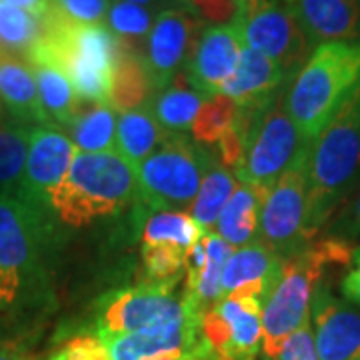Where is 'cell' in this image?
Here are the masks:
<instances>
[{
  "label": "cell",
  "instance_id": "obj_1",
  "mask_svg": "<svg viewBox=\"0 0 360 360\" xmlns=\"http://www.w3.org/2000/svg\"><path fill=\"white\" fill-rule=\"evenodd\" d=\"M58 220L0 194V345L22 347L54 309Z\"/></svg>",
  "mask_w": 360,
  "mask_h": 360
},
{
  "label": "cell",
  "instance_id": "obj_2",
  "mask_svg": "<svg viewBox=\"0 0 360 360\" xmlns=\"http://www.w3.org/2000/svg\"><path fill=\"white\" fill-rule=\"evenodd\" d=\"M360 179V82L310 142L307 236L312 243Z\"/></svg>",
  "mask_w": 360,
  "mask_h": 360
},
{
  "label": "cell",
  "instance_id": "obj_3",
  "mask_svg": "<svg viewBox=\"0 0 360 360\" xmlns=\"http://www.w3.org/2000/svg\"><path fill=\"white\" fill-rule=\"evenodd\" d=\"M350 255L352 246L324 236L284 258L281 276L262 302V354L266 359H276L284 340L310 322V302L316 284L326 269L335 264L347 269Z\"/></svg>",
  "mask_w": 360,
  "mask_h": 360
},
{
  "label": "cell",
  "instance_id": "obj_4",
  "mask_svg": "<svg viewBox=\"0 0 360 360\" xmlns=\"http://www.w3.org/2000/svg\"><path fill=\"white\" fill-rule=\"evenodd\" d=\"M360 82V42H326L290 80L284 106L302 139L312 142Z\"/></svg>",
  "mask_w": 360,
  "mask_h": 360
},
{
  "label": "cell",
  "instance_id": "obj_5",
  "mask_svg": "<svg viewBox=\"0 0 360 360\" xmlns=\"http://www.w3.org/2000/svg\"><path fill=\"white\" fill-rule=\"evenodd\" d=\"M136 198V170L116 153H78L51 196L58 224L84 229L115 217Z\"/></svg>",
  "mask_w": 360,
  "mask_h": 360
},
{
  "label": "cell",
  "instance_id": "obj_6",
  "mask_svg": "<svg viewBox=\"0 0 360 360\" xmlns=\"http://www.w3.org/2000/svg\"><path fill=\"white\" fill-rule=\"evenodd\" d=\"M46 30L26 60H46L60 68L82 103L108 104L118 40L104 25H80L52 13Z\"/></svg>",
  "mask_w": 360,
  "mask_h": 360
},
{
  "label": "cell",
  "instance_id": "obj_7",
  "mask_svg": "<svg viewBox=\"0 0 360 360\" xmlns=\"http://www.w3.org/2000/svg\"><path fill=\"white\" fill-rule=\"evenodd\" d=\"M284 92L286 89L260 106H238L236 116V129L245 141V158L234 174L264 196L310 146L286 112Z\"/></svg>",
  "mask_w": 360,
  "mask_h": 360
},
{
  "label": "cell",
  "instance_id": "obj_8",
  "mask_svg": "<svg viewBox=\"0 0 360 360\" xmlns=\"http://www.w3.org/2000/svg\"><path fill=\"white\" fill-rule=\"evenodd\" d=\"M214 153L188 136L170 134L136 168V196L155 212H186Z\"/></svg>",
  "mask_w": 360,
  "mask_h": 360
},
{
  "label": "cell",
  "instance_id": "obj_9",
  "mask_svg": "<svg viewBox=\"0 0 360 360\" xmlns=\"http://www.w3.org/2000/svg\"><path fill=\"white\" fill-rule=\"evenodd\" d=\"M202 314L193 298L176 295L174 288L139 284L101 298L94 309L89 333L96 336H122L141 333L188 316Z\"/></svg>",
  "mask_w": 360,
  "mask_h": 360
},
{
  "label": "cell",
  "instance_id": "obj_10",
  "mask_svg": "<svg viewBox=\"0 0 360 360\" xmlns=\"http://www.w3.org/2000/svg\"><path fill=\"white\" fill-rule=\"evenodd\" d=\"M309 150L310 146L298 155L260 206L258 243L269 246L283 260L310 245L307 236Z\"/></svg>",
  "mask_w": 360,
  "mask_h": 360
},
{
  "label": "cell",
  "instance_id": "obj_11",
  "mask_svg": "<svg viewBox=\"0 0 360 360\" xmlns=\"http://www.w3.org/2000/svg\"><path fill=\"white\" fill-rule=\"evenodd\" d=\"M245 46L264 54L286 77L295 75L309 60L312 44L288 2L266 0L234 18Z\"/></svg>",
  "mask_w": 360,
  "mask_h": 360
},
{
  "label": "cell",
  "instance_id": "obj_12",
  "mask_svg": "<svg viewBox=\"0 0 360 360\" xmlns=\"http://www.w3.org/2000/svg\"><path fill=\"white\" fill-rule=\"evenodd\" d=\"M205 32V22L191 11L170 6L156 14L142 60L155 92L167 89L172 78L186 70Z\"/></svg>",
  "mask_w": 360,
  "mask_h": 360
},
{
  "label": "cell",
  "instance_id": "obj_13",
  "mask_svg": "<svg viewBox=\"0 0 360 360\" xmlns=\"http://www.w3.org/2000/svg\"><path fill=\"white\" fill-rule=\"evenodd\" d=\"M75 155L77 146L60 127H32L18 196L40 210H51L52 193L66 176Z\"/></svg>",
  "mask_w": 360,
  "mask_h": 360
},
{
  "label": "cell",
  "instance_id": "obj_14",
  "mask_svg": "<svg viewBox=\"0 0 360 360\" xmlns=\"http://www.w3.org/2000/svg\"><path fill=\"white\" fill-rule=\"evenodd\" d=\"M310 326L321 360H360V310L336 296L330 284H316Z\"/></svg>",
  "mask_w": 360,
  "mask_h": 360
},
{
  "label": "cell",
  "instance_id": "obj_15",
  "mask_svg": "<svg viewBox=\"0 0 360 360\" xmlns=\"http://www.w3.org/2000/svg\"><path fill=\"white\" fill-rule=\"evenodd\" d=\"M243 49L245 42L234 22L205 28L193 58L184 70L193 89L206 98L220 94L226 80L236 70Z\"/></svg>",
  "mask_w": 360,
  "mask_h": 360
},
{
  "label": "cell",
  "instance_id": "obj_16",
  "mask_svg": "<svg viewBox=\"0 0 360 360\" xmlns=\"http://www.w3.org/2000/svg\"><path fill=\"white\" fill-rule=\"evenodd\" d=\"M292 8L312 49L326 42H360V0H295Z\"/></svg>",
  "mask_w": 360,
  "mask_h": 360
},
{
  "label": "cell",
  "instance_id": "obj_17",
  "mask_svg": "<svg viewBox=\"0 0 360 360\" xmlns=\"http://www.w3.org/2000/svg\"><path fill=\"white\" fill-rule=\"evenodd\" d=\"M290 84V78L284 75L264 54L245 46L240 52L236 70L222 86L226 94L240 108L260 106L274 98Z\"/></svg>",
  "mask_w": 360,
  "mask_h": 360
},
{
  "label": "cell",
  "instance_id": "obj_18",
  "mask_svg": "<svg viewBox=\"0 0 360 360\" xmlns=\"http://www.w3.org/2000/svg\"><path fill=\"white\" fill-rule=\"evenodd\" d=\"M283 270V258L274 255L262 243L243 246L232 250L224 264L220 290L222 296L232 295L240 288H255L260 295L269 296Z\"/></svg>",
  "mask_w": 360,
  "mask_h": 360
},
{
  "label": "cell",
  "instance_id": "obj_19",
  "mask_svg": "<svg viewBox=\"0 0 360 360\" xmlns=\"http://www.w3.org/2000/svg\"><path fill=\"white\" fill-rule=\"evenodd\" d=\"M0 103L8 118L20 124H51L49 116L42 110L39 90L28 63L6 52H0Z\"/></svg>",
  "mask_w": 360,
  "mask_h": 360
},
{
  "label": "cell",
  "instance_id": "obj_20",
  "mask_svg": "<svg viewBox=\"0 0 360 360\" xmlns=\"http://www.w3.org/2000/svg\"><path fill=\"white\" fill-rule=\"evenodd\" d=\"M226 333L231 360H255L262 347V300L257 296L229 295L214 304Z\"/></svg>",
  "mask_w": 360,
  "mask_h": 360
},
{
  "label": "cell",
  "instance_id": "obj_21",
  "mask_svg": "<svg viewBox=\"0 0 360 360\" xmlns=\"http://www.w3.org/2000/svg\"><path fill=\"white\" fill-rule=\"evenodd\" d=\"M168 136L170 134L156 122L150 106L146 104L120 112L116 118L115 153L136 170Z\"/></svg>",
  "mask_w": 360,
  "mask_h": 360
},
{
  "label": "cell",
  "instance_id": "obj_22",
  "mask_svg": "<svg viewBox=\"0 0 360 360\" xmlns=\"http://www.w3.org/2000/svg\"><path fill=\"white\" fill-rule=\"evenodd\" d=\"M262 200L264 194L258 193L255 186L238 180L231 200L222 208L214 224L217 234L231 248H243L258 243V220Z\"/></svg>",
  "mask_w": 360,
  "mask_h": 360
},
{
  "label": "cell",
  "instance_id": "obj_23",
  "mask_svg": "<svg viewBox=\"0 0 360 360\" xmlns=\"http://www.w3.org/2000/svg\"><path fill=\"white\" fill-rule=\"evenodd\" d=\"M205 101L206 96L193 89L186 72L182 70L172 78V82L167 89L156 92L148 106L155 115L156 122L167 130L168 134L186 136L193 129L194 118Z\"/></svg>",
  "mask_w": 360,
  "mask_h": 360
},
{
  "label": "cell",
  "instance_id": "obj_24",
  "mask_svg": "<svg viewBox=\"0 0 360 360\" xmlns=\"http://www.w3.org/2000/svg\"><path fill=\"white\" fill-rule=\"evenodd\" d=\"M120 44V42H118ZM155 86L148 77L141 54L127 51L122 44L118 46L115 65H112V78H110V96L108 106L118 112H127L146 106L153 101Z\"/></svg>",
  "mask_w": 360,
  "mask_h": 360
},
{
  "label": "cell",
  "instance_id": "obj_25",
  "mask_svg": "<svg viewBox=\"0 0 360 360\" xmlns=\"http://www.w3.org/2000/svg\"><path fill=\"white\" fill-rule=\"evenodd\" d=\"M39 90L40 104L51 124L65 130L82 106L65 72L46 60H26Z\"/></svg>",
  "mask_w": 360,
  "mask_h": 360
},
{
  "label": "cell",
  "instance_id": "obj_26",
  "mask_svg": "<svg viewBox=\"0 0 360 360\" xmlns=\"http://www.w3.org/2000/svg\"><path fill=\"white\" fill-rule=\"evenodd\" d=\"M78 153H115L116 115L108 104L82 103L65 129Z\"/></svg>",
  "mask_w": 360,
  "mask_h": 360
},
{
  "label": "cell",
  "instance_id": "obj_27",
  "mask_svg": "<svg viewBox=\"0 0 360 360\" xmlns=\"http://www.w3.org/2000/svg\"><path fill=\"white\" fill-rule=\"evenodd\" d=\"M236 184H238L236 174L226 167H222L217 155L212 156L200 182V188L196 193V198L188 208L191 219L196 222L200 231L210 232V229L217 224L220 212L231 200Z\"/></svg>",
  "mask_w": 360,
  "mask_h": 360
},
{
  "label": "cell",
  "instance_id": "obj_28",
  "mask_svg": "<svg viewBox=\"0 0 360 360\" xmlns=\"http://www.w3.org/2000/svg\"><path fill=\"white\" fill-rule=\"evenodd\" d=\"M32 127L20 124L13 118L0 120V194H16L25 174L28 139Z\"/></svg>",
  "mask_w": 360,
  "mask_h": 360
},
{
  "label": "cell",
  "instance_id": "obj_29",
  "mask_svg": "<svg viewBox=\"0 0 360 360\" xmlns=\"http://www.w3.org/2000/svg\"><path fill=\"white\" fill-rule=\"evenodd\" d=\"M46 30V20L0 0V52L26 60Z\"/></svg>",
  "mask_w": 360,
  "mask_h": 360
},
{
  "label": "cell",
  "instance_id": "obj_30",
  "mask_svg": "<svg viewBox=\"0 0 360 360\" xmlns=\"http://www.w3.org/2000/svg\"><path fill=\"white\" fill-rule=\"evenodd\" d=\"M155 18L156 14L144 6L122 2V0H110L103 25L127 51L142 56Z\"/></svg>",
  "mask_w": 360,
  "mask_h": 360
},
{
  "label": "cell",
  "instance_id": "obj_31",
  "mask_svg": "<svg viewBox=\"0 0 360 360\" xmlns=\"http://www.w3.org/2000/svg\"><path fill=\"white\" fill-rule=\"evenodd\" d=\"M202 245L206 250L205 269L200 272V276L194 281V284L184 288V295L193 298L200 312L214 307L222 298L220 278H222L224 264L232 255L231 246L226 245L217 232H202Z\"/></svg>",
  "mask_w": 360,
  "mask_h": 360
},
{
  "label": "cell",
  "instance_id": "obj_32",
  "mask_svg": "<svg viewBox=\"0 0 360 360\" xmlns=\"http://www.w3.org/2000/svg\"><path fill=\"white\" fill-rule=\"evenodd\" d=\"M202 231L186 212H153L142 229V246H170L191 252Z\"/></svg>",
  "mask_w": 360,
  "mask_h": 360
},
{
  "label": "cell",
  "instance_id": "obj_33",
  "mask_svg": "<svg viewBox=\"0 0 360 360\" xmlns=\"http://www.w3.org/2000/svg\"><path fill=\"white\" fill-rule=\"evenodd\" d=\"M236 116H238V104L226 94L220 92L214 96H208L194 118L191 129L193 141L205 148L217 146L220 136L236 122Z\"/></svg>",
  "mask_w": 360,
  "mask_h": 360
},
{
  "label": "cell",
  "instance_id": "obj_34",
  "mask_svg": "<svg viewBox=\"0 0 360 360\" xmlns=\"http://www.w3.org/2000/svg\"><path fill=\"white\" fill-rule=\"evenodd\" d=\"M326 236L338 238L342 243L360 240V186L348 196L326 224Z\"/></svg>",
  "mask_w": 360,
  "mask_h": 360
},
{
  "label": "cell",
  "instance_id": "obj_35",
  "mask_svg": "<svg viewBox=\"0 0 360 360\" xmlns=\"http://www.w3.org/2000/svg\"><path fill=\"white\" fill-rule=\"evenodd\" d=\"M110 0H52V8L66 20L80 25H103Z\"/></svg>",
  "mask_w": 360,
  "mask_h": 360
},
{
  "label": "cell",
  "instance_id": "obj_36",
  "mask_svg": "<svg viewBox=\"0 0 360 360\" xmlns=\"http://www.w3.org/2000/svg\"><path fill=\"white\" fill-rule=\"evenodd\" d=\"M186 11L198 16L205 25H231L238 14V2L236 0H186Z\"/></svg>",
  "mask_w": 360,
  "mask_h": 360
},
{
  "label": "cell",
  "instance_id": "obj_37",
  "mask_svg": "<svg viewBox=\"0 0 360 360\" xmlns=\"http://www.w3.org/2000/svg\"><path fill=\"white\" fill-rule=\"evenodd\" d=\"M274 360H321L314 347V335H312L310 322L300 326L284 340Z\"/></svg>",
  "mask_w": 360,
  "mask_h": 360
},
{
  "label": "cell",
  "instance_id": "obj_38",
  "mask_svg": "<svg viewBox=\"0 0 360 360\" xmlns=\"http://www.w3.org/2000/svg\"><path fill=\"white\" fill-rule=\"evenodd\" d=\"M340 292L350 304L360 307V246L352 248L350 262L345 269V276L340 281Z\"/></svg>",
  "mask_w": 360,
  "mask_h": 360
},
{
  "label": "cell",
  "instance_id": "obj_39",
  "mask_svg": "<svg viewBox=\"0 0 360 360\" xmlns=\"http://www.w3.org/2000/svg\"><path fill=\"white\" fill-rule=\"evenodd\" d=\"M0 360H63V350L58 348L49 356H39L16 345H0Z\"/></svg>",
  "mask_w": 360,
  "mask_h": 360
},
{
  "label": "cell",
  "instance_id": "obj_40",
  "mask_svg": "<svg viewBox=\"0 0 360 360\" xmlns=\"http://www.w3.org/2000/svg\"><path fill=\"white\" fill-rule=\"evenodd\" d=\"M2 2L13 4L16 8H22L40 18H46L52 13V0H2Z\"/></svg>",
  "mask_w": 360,
  "mask_h": 360
},
{
  "label": "cell",
  "instance_id": "obj_41",
  "mask_svg": "<svg viewBox=\"0 0 360 360\" xmlns=\"http://www.w3.org/2000/svg\"><path fill=\"white\" fill-rule=\"evenodd\" d=\"M122 2H130V4H139V6H144L148 11H165V8H170L167 4V0H122Z\"/></svg>",
  "mask_w": 360,
  "mask_h": 360
},
{
  "label": "cell",
  "instance_id": "obj_42",
  "mask_svg": "<svg viewBox=\"0 0 360 360\" xmlns=\"http://www.w3.org/2000/svg\"><path fill=\"white\" fill-rule=\"evenodd\" d=\"M236 2H238V13H245V11H250V8H255V6L266 2V0H236Z\"/></svg>",
  "mask_w": 360,
  "mask_h": 360
},
{
  "label": "cell",
  "instance_id": "obj_43",
  "mask_svg": "<svg viewBox=\"0 0 360 360\" xmlns=\"http://www.w3.org/2000/svg\"><path fill=\"white\" fill-rule=\"evenodd\" d=\"M168 6H180V8H186V0H167Z\"/></svg>",
  "mask_w": 360,
  "mask_h": 360
},
{
  "label": "cell",
  "instance_id": "obj_44",
  "mask_svg": "<svg viewBox=\"0 0 360 360\" xmlns=\"http://www.w3.org/2000/svg\"><path fill=\"white\" fill-rule=\"evenodd\" d=\"M6 112H4V106H2V103H0V120H2V118H6Z\"/></svg>",
  "mask_w": 360,
  "mask_h": 360
},
{
  "label": "cell",
  "instance_id": "obj_45",
  "mask_svg": "<svg viewBox=\"0 0 360 360\" xmlns=\"http://www.w3.org/2000/svg\"><path fill=\"white\" fill-rule=\"evenodd\" d=\"M284 2H288V4H292V2H295V0H284Z\"/></svg>",
  "mask_w": 360,
  "mask_h": 360
},
{
  "label": "cell",
  "instance_id": "obj_46",
  "mask_svg": "<svg viewBox=\"0 0 360 360\" xmlns=\"http://www.w3.org/2000/svg\"><path fill=\"white\" fill-rule=\"evenodd\" d=\"M262 360H272V359H266V356H264V359H262Z\"/></svg>",
  "mask_w": 360,
  "mask_h": 360
},
{
  "label": "cell",
  "instance_id": "obj_47",
  "mask_svg": "<svg viewBox=\"0 0 360 360\" xmlns=\"http://www.w3.org/2000/svg\"><path fill=\"white\" fill-rule=\"evenodd\" d=\"M359 186H360V179H359ZM359 186H356V188H359Z\"/></svg>",
  "mask_w": 360,
  "mask_h": 360
}]
</instances>
